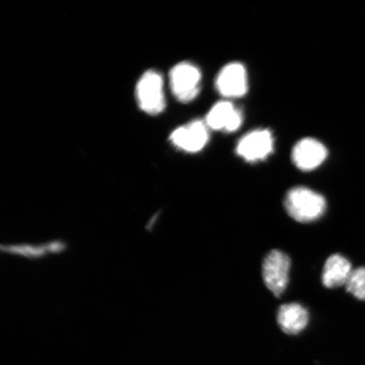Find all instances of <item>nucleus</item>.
Listing matches in <instances>:
<instances>
[{
	"mask_svg": "<svg viewBox=\"0 0 365 365\" xmlns=\"http://www.w3.org/2000/svg\"><path fill=\"white\" fill-rule=\"evenodd\" d=\"M216 88L225 98L243 97L249 89L245 67L238 62H232L223 67L217 76Z\"/></svg>",
	"mask_w": 365,
	"mask_h": 365,
	"instance_id": "423d86ee",
	"label": "nucleus"
},
{
	"mask_svg": "<svg viewBox=\"0 0 365 365\" xmlns=\"http://www.w3.org/2000/svg\"><path fill=\"white\" fill-rule=\"evenodd\" d=\"M274 150V137L266 129L250 132L240 140L236 153L248 163H257L267 159Z\"/></svg>",
	"mask_w": 365,
	"mask_h": 365,
	"instance_id": "39448f33",
	"label": "nucleus"
},
{
	"mask_svg": "<svg viewBox=\"0 0 365 365\" xmlns=\"http://www.w3.org/2000/svg\"><path fill=\"white\" fill-rule=\"evenodd\" d=\"M284 205L292 218L304 223L317 220L327 210L323 195L303 186L295 187L287 192Z\"/></svg>",
	"mask_w": 365,
	"mask_h": 365,
	"instance_id": "f257e3e1",
	"label": "nucleus"
},
{
	"mask_svg": "<svg viewBox=\"0 0 365 365\" xmlns=\"http://www.w3.org/2000/svg\"><path fill=\"white\" fill-rule=\"evenodd\" d=\"M173 94L182 103H189L197 97L200 90L202 73L189 62L178 63L170 71Z\"/></svg>",
	"mask_w": 365,
	"mask_h": 365,
	"instance_id": "7ed1b4c3",
	"label": "nucleus"
},
{
	"mask_svg": "<svg viewBox=\"0 0 365 365\" xmlns=\"http://www.w3.org/2000/svg\"><path fill=\"white\" fill-rule=\"evenodd\" d=\"M277 322L287 334H299L308 325L309 313L299 304H285L278 309Z\"/></svg>",
	"mask_w": 365,
	"mask_h": 365,
	"instance_id": "9d476101",
	"label": "nucleus"
},
{
	"mask_svg": "<svg viewBox=\"0 0 365 365\" xmlns=\"http://www.w3.org/2000/svg\"><path fill=\"white\" fill-rule=\"evenodd\" d=\"M209 127L202 120H195L178 128L170 135L171 143L184 152L195 153L207 145Z\"/></svg>",
	"mask_w": 365,
	"mask_h": 365,
	"instance_id": "0eeeda50",
	"label": "nucleus"
},
{
	"mask_svg": "<svg viewBox=\"0 0 365 365\" xmlns=\"http://www.w3.org/2000/svg\"><path fill=\"white\" fill-rule=\"evenodd\" d=\"M352 272V266L348 259L339 254L332 255L324 266L323 285L328 289L346 285Z\"/></svg>",
	"mask_w": 365,
	"mask_h": 365,
	"instance_id": "9b49d317",
	"label": "nucleus"
},
{
	"mask_svg": "<svg viewBox=\"0 0 365 365\" xmlns=\"http://www.w3.org/2000/svg\"><path fill=\"white\" fill-rule=\"evenodd\" d=\"M136 98L143 110L156 115L166 106L163 93V80L158 72L149 71L141 76L136 86Z\"/></svg>",
	"mask_w": 365,
	"mask_h": 365,
	"instance_id": "f03ea898",
	"label": "nucleus"
},
{
	"mask_svg": "<svg viewBox=\"0 0 365 365\" xmlns=\"http://www.w3.org/2000/svg\"><path fill=\"white\" fill-rule=\"evenodd\" d=\"M291 261L280 250L268 253L262 266L263 280L267 289L276 297H280L289 284Z\"/></svg>",
	"mask_w": 365,
	"mask_h": 365,
	"instance_id": "20e7f679",
	"label": "nucleus"
},
{
	"mask_svg": "<svg viewBox=\"0 0 365 365\" xmlns=\"http://www.w3.org/2000/svg\"><path fill=\"white\" fill-rule=\"evenodd\" d=\"M205 122L210 130L231 133L243 124V113L232 103L222 101L214 105Z\"/></svg>",
	"mask_w": 365,
	"mask_h": 365,
	"instance_id": "1a4fd4ad",
	"label": "nucleus"
},
{
	"mask_svg": "<svg viewBox=\"0 0 365 365\" xmlns=\"http://www.w3.org/2000/svg\"><path fill=\"white\" fill-rule=\"evenodd\" d=\"M327 149L321 141L314 138H304L298 141L292 150V160L295 166L302 171L316 170L326 161Z\"/></svg>",
	"mask_w": 365,
	"mask_h": 365,
	"instance_id": "6e6552de",
	"label": "nucleus"
},
{
	"mask_svg": "<svg viewBox=\"0 0 365 365\" xmlns=\"http://www.w3.org/2000/svg\"><path fill=\"white\" fill-rule=\"evenodd\" d=\"M346 289L355 298L365 300V267L353 270L346 282Z\"/></svg>",
	"mask_w": 365,
	"mask_h": 365,
	"instance_id": "f8f14e48",
	"label": "nucleus"
}]
</instances>
